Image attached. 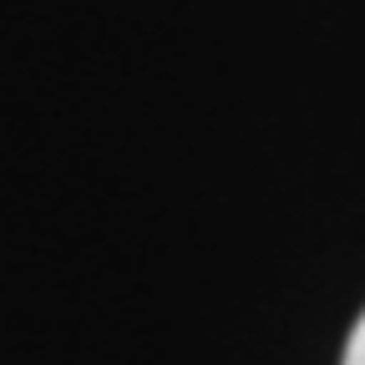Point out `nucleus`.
Segmentation results:
<instances>
[{
    "instance_id": "1",
    "label": "nucleus",
    "mask_w": 365,
    "mask_h": 365,
    "mask_svg": "<svg viewBox=\"0 0 365 365\" xmlns=\"http://www.w3.org/2000/svg\"><path fill=\"white\" fill-rule=\"evenodd\" d=\"M340 365H365V314L355 319V330H350V340H345V360Z\"/></svg>"
}]
</instances>
